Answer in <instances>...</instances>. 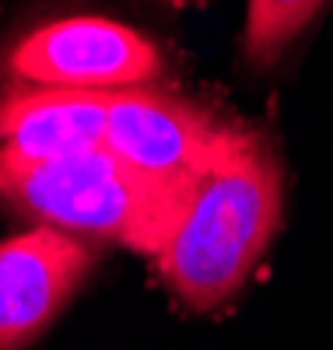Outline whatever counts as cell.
I'll list each match as a JSON object with an SVG mask.
<instances>
[{"mask_svg":"<svg viewBox=\"0 0 333 350\" xmlns=\"http://www.w3.org/2000/svg\"><path fill=\"white\" fill-rule=\"evenodd\" d=\"M99 249L53 228L0 239V350H28L84 287Z\"/></svg>","mask_w":333,"mask_h":350,"instance_id":"obj_5","label":"cell"},{"mask_svg":"<svg viewBox=\"0 0 333 350\" xmlns=\"http://www.w3.org/2000/svg\"><path fill=\"white\" fill-rule=\"evenodd\" d=\"M175 49L127 14L106 8H42L0 32V92L123 95L140 88H172Z\"/></svg>","mask_w":333,"mask_h":350,"instance_id":"obj_3","label":"cell"},{"mask_svg":"<svg viewBox=\"0 0 333 350\" xmlns=\"http://www.w3.org/2000/svg\"><path fill=\"white\" fill-rule=\"evenodd\" d=\"M246 130L175 88H140L109 95L106 151L155 183L193 186Z\"/></svg>","mask_w":333,"mask_h":350,"instance_id":"obj_4","label":"cell"},{"mask_svg":"<svg viewBox=\"0 0 333 350\" xmlns=\"http://www.w3.org/2000/svg\"><path fill=\"white\" fill-rule=\"evenodd\" d=\"M190 186H165L116 154L88 151L21 168H0V203L88 245H119L155 259L183 214Z\"/></svg>","mask_w":333,"mask_h":350,"instance_id":"obj_2","label":"cell"},{"mask_svg":"<svg viewBox=\"0 0 333 350\" xmlns=\"http://www.w3.org/2000/svg\"><path fill=\"white\" fill-rule=\"evenodd\" d=\"M284 183L278 151L263 133L246 130L235 148L190 186L155 270L186 312L225 308L281 228Z\"/></svg>","mask_w":333,"mask_h":350,"instance_id":"obj_1","label":"cell"},{"mask_svg":"<svg viewBox=\"0 0 333 350\" xmlns=\"http://www.w3.org/2000/svg\"><path fill=\"white\" fill-rule=\"evenodd\" d=\"M330 0H246L242 25V64L256 74L274 70L306 39Z\"/></svg>","mask_w":333,"mask_h":350,"instance_id":"obj_7","label":"cell"},{"mask_svg":"<svg viewBox=\"0 0 333 350\" xmlns=\"http://www.w3.org/2000/svg\"><path fill=\"white\" fill-rule=\"evenodd\" d=\"M165 4H175V8H190V4H204V0H165Z\"/></svg>","mask_w":333,"mask_h":350,"instance_id":"obj_8","label":"cell"},{"mask_svg":"<svg viewBox=\"0 0 333 350\" xmlns=\"http://www.w3.org/2000/svg\"><path fill=\"white\" fill-rule=\"evenodd\" d=\"M109 95L4 88L0 92V168L74 158L106 148Z\"/></svg>","mask_w":333,"mask_h":350,"instance_id":"obj_6","label":"cell"}]
</instances>
